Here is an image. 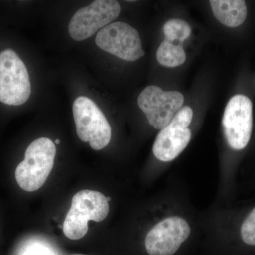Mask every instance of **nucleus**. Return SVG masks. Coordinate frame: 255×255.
Masks as SVG:
<instances>
[{
	"label": "nucleus",
	"instance_id": "obj_1",
	"mask_svg": "<svg viewBox=\"0 0 255 255\" xmlns=\"http://www.w3.org/2000/svg\"><path fill=\"white\" fill-rule=\"evenodd\" d=\"M55 155L56 147L50 139L40 137L32 142L15 172L19 187L29 192L39 189L53 169Z\"/></svg>",
	"mask_w": 255,
	"mask_h": 255
},
{
	"label": "nucleus",
	"instance_id": "obj_2",
	"mask_svg": "<svg viewBox=\"0 0 255 255\" xmlns=\"http://www.w3.org/2000/svg\"><path fill=\"white\" fill-rule=\"evenodd\" d=\"M109 211V201L100 191H78L73 196L71 207L64 221V234L70 240L81 239L88 231V221H103Z\"/></svg>",
	"mask_w": 255,
	"mask_h": 255
},
{
	"label": "nucleus",
	"instance_id": "obj_3",
	"mask_svg": "<svg viewBox=\"0 0 255 255\" xmlns=\"http://www.w3.org/2000/svg\"><path fill=\"white\" fill-rule=\"evenodd\" d=\"M31 94L29 74L24 62L11 48L0 51V102L18 107Z\"/></svg>",
	"mask_w": 255,
	"mask_h": 255
},
{
	"label": "nucleus",
	"instance_id": "obj_4",
	"mask_svg": "<svg viewBox=\"0 0 255 255\" xmlns=\"http://www.w3.org/2000/svg\"><path fill=\"white\" fill-rule=\"evenodd\" d=\"M73 113L77 134L82 142H89L95 150L109 145L112 128L94 101L85 96L78 97L73 103Z\"/></svg>",
	"mask_w": 255,
	"mask_h": 255
},
{
	"label": "nucleus",
	"instance_id": "obj_5",
	"mask_svg": "<svg viewBox=\"0 0 255 255\" xmlns=\"http://www.w3.org/2000/svg\"><path fill=\"white\" fill-rule=\"evenodd\" d=\"M120 11V4L115 0H96L73 15L69 23V34L75 41H85L113 22Z\"/></svg>",
	"mask_w": 255,
	"mask_h": 255
},
{
	"label": "nucleus",
	"instance_id": "obj_6",
	"mask_svg": "<svg viewBox=\"0 0 255 255\" xmlns=\"http://www.w3.org/2000/svg\"><path fill=\"white\" fill-rule=\"evenodd\" d=\"M191 233V227L187 219L178 215L166 216L146 235V251L150 255H173Z\"/></svg>",
	"mask_w": 255,
	"mask_h": 255
},
{
	"label": "nucleus",
	"instance_id": "obj_7",
	"mask_svg": "<svg viewBox=\"0 0 255 255\" xmlns=\"http://www.w3.org/2000/svg\"><path fill=\"white\" fill-rule=\"evenodd\" d=\"M95 43L104 51L126 61H135L145 55L138 31L127 23L117 21L102 28Z\"/></svg>",
	"mask_w": 255,
	"mask_h": 255
},
{
	"label": "nucleus",
	"instance_id": "obj_8",
	"mask_svg": "<svg viewBox=\"0 0 255 255\" xmlns=\"http://www.w3.org/2000/svg\"><path fill=\"white\" fill-rule=\"evenodd\" d=\"M225 137L228 145L236 150L244 149L251 140L253 130V105L243 95L229 100L222 119Z\"/></svg>",
	"mask_w": 255,
	"mask_h": 255
},
{
	"label": "nucleus",
	"instance_id": "obj_9",
	"mask_svg": "<svg viewBox=\"0 0 255 255\" xmlns=\"http://www.w3.org/2000/svg\"><path fill=\"white\" fill-rule=\"evenodd\" d=\"M184 96L176 91H163L160 87L149 86L137 98V105L156 129L167 127L184 104Z\"/></svg>",
	"mask_w": 255,
	"mask_h": 255
},
{
	"label": "nucleus",
	"instance_id": "obj_10",
	"mask_svg": "<svg viewBox=\"0 0 255 255\" xmlns=\"http://www.w3.org/2000/svg\"><path fill=\"white\" fill-rule=\"evenodd\" d=\"M191 139V131L189 128L171 121L156 137L152 152L161 162H171L185 150Z\"/></svg>",
	"mask_w": 255,
	"mask_h": 255
},
{
	"label": "nucleus",
	"instance_id": "obj_11",
	"mask_svg": "<svg viewBox=\"0 0 255 255\" xmlns=\"http://www.w3.org/2000/svg\"><path fill=\"white\" fill-rule=\"evenodd\" d=\"M210 5L215 17L228 27H237L246 21L248 10L245 1L211 0Z\"/></svg>",
	"mask_w": 255,
	"mask_h": 255
},
{
	"label": "nucleus",
	"instance_id": "obj_12",
	"mask_svg": "<svg viewBox=\"0 0 255 255\" xmlns=\"http://www.w3.org/2000/svg\"><path fill=\"white\" fill-rule=\"evenodd\" d=\"M187 55L182 45L164 40L157 51V61L167 68H175L185 62Z\"/></svg>",
	"mask_w": 255,
	"mask_h": 255
},
{
	"label": "nucleus",
	"instance_id": "obj_13",
	"mask_svg": "<svg viewBox=\"0 0 255 255\" xmlns=\"http://www.w3.org/2000/svg\"><path fill=\"white\" fill-rule=\"evenodd\" d=\"M163 31L164 40L182 45L191 33V28L189 23L182 19L173 18L164 23Z\"/></svg>",
	"mask_w": 255,
	"mask_h": 255
},
{
	"label": "nucleus",
	"instance_id": "obj_14",
	"mask_svg": "<svg viewBox=\"0 0 255 255\" xmlns=\"http://www.w3.org/2000/svg\"><path fill=\"white\" fill-rule=\"evenodd\" d=\"M241 237L247 246H255V207L242 223Z\"/></svg>",
	"mask_w": 255,
	"mask_h": 255
},
{
	"label": "nucleus",
	"instance_id": "obj_15",
	"mask_svg": "<svg viewBox=\"0 0 255 255\" xmlns=\"http://www.w3.org/2000/svg\"><path fill=\"white\" fill-rule=\"evenodd\" d=\"M193 114H194L191 107H184L178 111L177 113L174 116L171 121L188 128L192 122Z\"/></svg>",
	"mask_w": 255,
	"mask_h": 255
},
{
	"label": "nucleus",
	"instance_id": "obj_16",
	"mask_svg": "<svg viewBox=\"0 0 255 255\" xmlns=\"http://www.w3.org/2000/svg\"><path fill=\"white\" fill-rule=\"evenodd\" d=\"M55 143H56V145H59L60 143L59 139H56V140H55Z\"/></svg>",
	"mask_w": 255,
	"mask_h": 255
},
{
	"label": "nucleus",
	"instance_id": "obj_17",
	"mask_svg": "<svg viewBox=\"0 0 255 255\" xmlns=\"http://www.w3.org/2000/svg\"><path fill=\"white\" fill-rule=\"evenodd\" d=\"M107 201H108L109 202H110V201H111V198L109 197V196H107Z\"/></svg>",
	"mask_w": 255,
	"mask_h": 255
},
{
	"label": "nucleus",
	"instance_id": "obj_18",
	"mask_svg": "<svg viewBox=\"0 0 255 255\" xmlns=\"http://www.w3.org/2000/svg\"><path fill=\"white\" fill-rule=\"evenodd\" d=\"M85 255L75 254V255Z\"/></svg>",
	"mask_w": 255,
	"mask_h": 255
}]
</instances>
